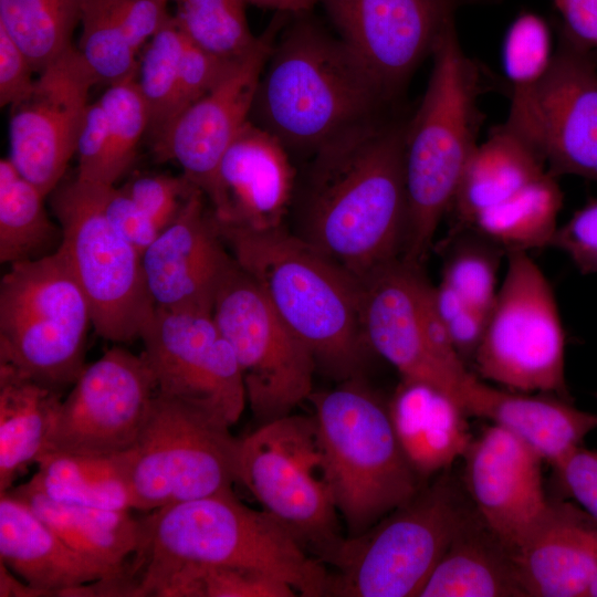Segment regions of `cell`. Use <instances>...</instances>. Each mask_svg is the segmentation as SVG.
I'll use <instances>...</instances> for the list:
<instances>
[{"label":"cell","instance_id":"obj_19","mask_svg":"<svg viewBox=\"0 0 597 597\" xmlns=\"http://www.w3.org/2000/svg\"><path fill=\"white\" fill-rule=\"evenodd\" d=\"M292 14L277 12L253 50L206 95L185 108L154 139L159 161L175 160L210 197L220 161L250 119L254 97L277 35Z\"/></svg>","mask_w":597,"mask_h":597},{"label":"cell","instance_id":"obj_47","mask_svg":"<svg viewBox=\"0 0 597 597\" xmlns=\"http://www.w3.org/2000/svg\"><path fill=\"white\" fill-rule=\"evenodd\" d=\"M553 470L566 496L597 522V450L580 446Z\"/></svg>","mask_w":597,"mask_h":597},{"label":"cell","instance_id":"obj_16","mask_svg":"<svg viewBox=\"0 0 597 597\" xmlns=\"http://www.w3.org/2000/svg\"><path fill=\"white\" fill-rule=\"evenodd\" d=\"M143 355L158 391L233 426L245 402L242 371L211 312L157 308L144 328Z\"/></svg>","mask_w":597,"mask_h":597},{"label":"cell","instance_id":"obj_22","mask_svg":"<svg viewBox=\"0 0 597 597\" xmlns=\"http://www.w3.org/2000/svg\"><path fill=\"white\" fill-rule=\"evenodd\" d=\"M295 184L290 153L249 119L220 161L208 202L220 226L270 230L283 226Z\"/></svg>","mask_w":597,"mask_h":597},{"label":"cell","instance_id":"obj_6","mask_svg":"<svg viewBox=\"0 0 597 597\" xmlns=\"http://www.w3.org/2000/svg\"><path fill=\"white\" fill-rule=\"evenodd\" d=\"M321 441L346 536L357 537L420 490L395 434L388 401L359 376L313 391Z\"/></svg>","mask_w":597,"mask_h":597},{"label":"cell","instance_id":"obj_25","mask_svg":"<svg viewBox=\"0 0 597 597\" xmlns=\"http://www.w3.org/2000/svg\"><path fill=\"white\" fill-rule=\"evenodd\" d=\"M460 402L468 416L505 429L552 468L597 429V415L577 408L570 398L504 389L474 374L464 384Z\"/></svg>","mask_w":597,"mask_h":597},{"label":"cell","instance_id":"obj_15","mask_svg":"<svg viewBox=\"0 0 597 597\" xmlns=\"http://www.w3.org/2000/svg\"><path fill=\"white\" fill-rule=\"evenodd\" d=\"M157 390L143 354L112 347L85 365L62 400L44 453L112 455L127 451L139 436Z\"/></svg>","mask_w":597,"mask_h":597},{"label":"cell","instance_id":"obj_50","mask_svg":"<svg viewBox=\"0 0 597 597\" xmlns=\"http://www.w3.org/2000/svg\"><path fill=\"white\" fill-rule=\"evenodd\" d=\"M28 56L8 32L0 27V106H11L22 98L34 83Z\"/></svg>","mask_w":597,"mask_h":597},{"label":"cell","instance_id":"obj_39","mask_svg":"<svg viewBox=\"0 0 597 597\" xmlns=\"http://www.w3.org/2000/svg\"><path fill=\"white\" fill-rule=\"evenodd\" d=\"M137 76L107 86L100 97L106 117L108 148L102 185L115 186L133 165L137 145L149 128V113Z\"/></svg>","mask_w":597,"mask_h":597},{"label":"cell","instance_id":"obj_54","mask_svg":"<svg viewBox=\"0 0 597 597\" xmlns=\"http://www.w3.org/2000/svg\"><path fill=\"white\" fill-rule=\"evenodd\" d=\"M587 597H597V572L588 587V590H587V594H586Z\"/></svg>","mask_w":597,"mask_h":597},{"label":"cell","instance_id":"obj_8","mask_svg":"<svg viewBox=\"0 0 597 597\" xmlns=\"http://www.w3.org/2000/svg\"><path fill=\"white\" fill-rule=\"evenodd\" d=\"M90 325V304L60 248L2 276L0 362L63 392L85 367Z\"/></svg>","mask_w":597,"mask_h":597},{"label":"cell","instance_id":"obj_13","mask_svg":"<svg viewBox=\"0 0 597 597\" xmlns=\"http://www.w3.org/2000/svg\"><path fill=\"white\" fill-rule=\"evenodd\" d=\"M211 313L234 350L247 401L259 426L291 415L308 400L317 367L312 353L234 259Z\"/></svg>","mask_w":597,"mask_h":597},{"label":"cell","instance_id":"obj_38","mask_svg":"<svg viewBox=\"0 0 597 597\" xmlns=\"http://www.w3.org/2000/svg\"><path fill=\"white\" fill-rule=\"evenodd\" d=\"M185 35L169 14L146 43L139 60L137 83L149 113L155 139L177 116L180 62Z\"/></svg>","mask_w":597,"mask_h":597},{"label":"cell","instance_id":"obj_37","mask_svg":"<svg viewBox=\"0 0 597 597\" xmlns=\"http://www.w3.org/2000/svg\"><path fill=\"white\" fill-rule=\"evenodd\" d=\"M80 24L76 49L100 83L111 85L137 76L138 52L129 40L117 0H83Z\"/></svg>","mask_w":597,"mask_h":597},{"label":"cell","instance_id":"obj_53","mask_svg":"<svg viewBox=\"0 0 597 597\" xmlns=\"http://www.w3.org/2000/svg\"><path fill=\"white\" fill-rule=\"evenodd\" d=\"M248 4L290 14L308 13L320 0H245Z\"/></svg>","mask_w":597,"mask_h":597},{"label":"cell","instance_id":"obj_33","mask_svg":"<svg viewBox=\"0 0 597 597\" xmlns=\"http://www.w3.org/2000/svg\"><path fill=\"white\" fill-rule=\"evenodd\" d=\"M562 205V189L547 171L503 202L479 212L468 229L505 253H530L553 245Z\"/></svg>","mask_w":597,"mask_h":597},{"label":"cell","instance_id":"obj_49","mask_svg":"<svg viewBox=\"0 0 597 597\" xmlns=\"http://www.w3.org/2000/svg\"><path fill=\"white\" fill-rule=\"evenodd\" d=\"M108 148L106 113L96 101L90 103L78 136L76 177L80 180L102 185V176Z\"/></svg>","mask_w":597,"mask_h":597},{"label":"cell","instance_id":"obj_1","mask_svg":"<svg viewBox=\"0 0 597 597\" xmlns=\"http://www.w3.org/2000/svg\"><path fill=\"white\" fill-rule=\"evenodd\" d=\"M409 117L360 125L313 156L300 190V237L359 281L404 255Z\"/></svg>","mask_w":597,"mask_h":597},{"label":"cell","instance_id":"obj_21","mask_svg":"<svg viewBox=\"0 0 597 597\" xmlns=\"http://www.w3.org/2000/svg\"><path fill=\"white\" fill-rule=\"evenodd\" d=\"M206 201L197 189L142 254L146 285L157 308L212 312L233 256Z\"/></svg>","mask_w":597,"mask_h":597},{"label":"cell","instance_id":"obj_36","mask_svg":"<svg viewBox=\"0 0 597 597\" xmlns=\"http://www.w3.org/2000/svg\"><path fill=\"white\" fill-rule=\"evenodd\" d=\"M182 34L197 46L227 61L244 59L258 36L249 28L245 0H169Z\"/></svg>","mask_w":597,"mask_h":597},{"label":"cell","instance_id":"obj_26","mask_svg":"<svg viewBox=\"0 0 597 597\" xmlns=\"http://www.w3.org/2000/svg\"><path fill=\"white\" fill-rule=\"evenodd\" d=\"M0 563L36 596H72L75 589L118 573L73 549L8 491L0 493Z\"/></svg>","mask_w":597,"mask_h":597},{"label":"cell","instance_id":"obj_42","mask_svg":"<svg viewBox=\"0 0 597 597\" xmlns=\"http://www.w3.org/2000/svg\"><path fill=\"white\" fill-rule=\"evenodd\" d=\"M196 579L200 597H294L285 582L270 575L237 567H207L186 572Z\"/></svg>","mask_w":597,"mask_h":597},{"label":"cell","instance_id":"obj_31","mask_svg":"<svg viewBox=\"0 0 597 597\" xmlns=\"http://www.w3.org/2000/svg\"><path fill=\"white\" fill-rule=\"evenodd\" d=\"M24 501L67 545L115 569L135 551L139 522L128 511L54 501L27 482L8 490Z\"/></svg>","mask_w":597,"mask_h":597},{"label":"cell","instance_id":"obj_55","mask_svg":"<svg viewBox=\"0 0 597 597\" xmlns=\"http://www.w3.org/2000/svg\"><path fill=\"white\" fill-rule=\"evenodd\" d=\"M596 398H597V392H596Z\"/></svg>","mask_w":597,"mask_h":597},{"label":"cell","instance_id":"obj_18","mask_svg":"<svg viewBox=\"0 0 597 597\" xmlns=\"http://www.w3.org/2000/svg\"><path fill=\"white\" fill-rule=\"evenodd\" d=\"M328 18L399 107L415 71L431 56L469 0H322Z\"/></svg>","mask_w":597,"mask_h":597},{"label":"cell","instance_id":"obj_27","mask_svg":"<svg viewBox=\"0 0 597 597\" xmlns=\"http://www.w3.org/2000/svg\"><path fill=\"white\" fill-rule=\"evenodd\" d=\"M388 411L399 446L420 479L462 459L473 438L458 400L428 383L400 378Z\"/></svg>","mask_w":597,"mask_h":597},{"label":"cell","instance_id":"obj_10","mask_svg":"<svg viewBox=\"0 0 597 597\" xmlns=\"http://www.w3.org/2000/svg\"><path fill=\"white\" fill-rule=\"evenodd\" d=\"M470 512L443 474L368 531L346 538L326 596L415 597Z\"/></svg>","mask_w":597,"mask_h":597},{"label":"cell","instance_id":"obj_3","mask_svg":"<svg viewBox=\"0 0 597 597\" xmlns=\"http://www.w3.org/2000/svg\"><path fill=\"white\" fill-rule=\"evenodd\" d=\"M308 13L292 14L277 35L251 114L290 154L311 157L345 133L400 108L389 103L355 51Z\"/></svg>","mask_w":597,"mask_h":597},{"label":"cell","instance_id":"obj_44","mask_svg":"<svg viewBox=\"0 0 597 597\" xmlns=\"http://www.w3.org/2000/svg\"><path fill=\"white\" fill-rule=\"evenodd\" d=\"M185 39L179 71L177 116L209 93L239 62L221 59L197 46L186 36Z\"/></svg>","mask_w":597,"mask_h":597},{"label":"cell","instance_id":"obj_45","mask_svg":"<svg viewBox=\"0 0 597 597\" xmlns=\"http://www.w3.org/2000/svg\"><path fill=\"white\" fill-rule=\"evenodd\" d=\"M436 301L441 317L462 360L472 364L481 343L486 316L471 307L448 285H434Z\"/></svg>","mask_w":597,"mask_h":597},{"label":"cell","instance_id":"obj_2","mask_svg":"<svg viewBox=\"0 0 597 597\" xmlns=\"http://www.w3.org/2000/svg\"><path fill=\"white\" fill-rule=\"evenodd\" d=\"M138 519V543L112 582L114 596L146 597L174 575L207 567L256 570L297 596H326L329 573L265 511L232 490L170 504Z\"/></svg>","mask_w":597,"mask_h":597},{"label":"cell","instance_id":"obj_17","mask_svg":"<svg viewBox=\"0 0 597 597\" xmlns=\"http://www.w3.org/2000/svg\"><path fill=\"white\" fill-rule=\"evenodd\" d=\"M38 74L10 106L8 158L48 197L76 154L88 94L100 82L75 46Z\"/></svg>","mask_w":597,"mask_h":597},{"label":"cell","instance_id":"obj_14","mask_svg":"<svg viewBox=\"0 0 597 597\" xmlns=\"http://www.w3.org/2000/svg\"><path fill=\"white\" fill-rule=\"evenodd\" d=\"M504 124L524 139L555 177L597 181V63L563 28L546 72L512 87Z\"/></svg>","mask_w":597,"mask_h":597},{"label":"cell","instance_id":"obj_30","mask_svg":"<svg viewBox=\"0 0 597 597\" xmlns=\"http://www.w3.org/2000/svg\"><path fill=\"white\" fill-rule=\"evenodd\" d=\"M547 172L542 157L504 123L472 153L450 211L457 230L468 229L481 211L509 199Z\"/></svg>","mask_w":597,"mask_h":597},{"label":"cell","instance_id":"obj_11","mask_svg":"<svg viewBox=\"0 0 597 597\" xmlns=\"http://www.w3.org/2000/svg\"><path fill=\"white\" fill-rule=\"evenodd\" d=\"M111 186L65 179L49 195L61 230L60 249L81 285L92 325L115 343L140 339L156 306L140 253L108 222L104 201Z\"/></svg>","mask_w":597,"mask_h":597},{"label":"cell","instance_id":"obj_20","mask_svg":"<svg viewBox=\"0 0 597 597\" xmlns=\"http://www.w3.org/2000/svg\"><path fill=\"white\" fill-rule=\"evenodd\" d=\"M463 482L484 525L514 552L546 513L543 459L505 429L491 423L473 437Z\"/></svg>","mask_w":597,"mask_h":597},{"label":"cell","instance_id":"obj_35","mask_svg":"<svg viewBox=\"0 0 597 597\" xmlns=\"http://www.w3.org/2000/svg\"><path fill=\"white\" fill-rule=\"evenodd\" d=\"M83 0H0L2 27L40 73L72 49Z\"/></svg>","mask_w":597,"mask_h":597},{"label":"cell","instance_id":"obj_51","mask_svg":"<svg viewBox=\"0 0 597 597\" xmlns=\"http://www.w3.org/2000/svg\"><path fill=\"white\" fill-rule=\"evenodd\" d=\"M169 0H117L129 40L137 52L160 29L167 17Z\"/></svg>","mask_w":597,"mask_h":597},{"label":"cell","instance_id":"obj_41","mask_svg":"<svg viewBox=\"0 0 597 597\" xmlns=\"http://www.w3.org/2000/svg\"><path fill=\"white\" fill-rule=\"evenodd\" d=\"M553 53L546 22L531 12L520 14L503 43V67L512 87L537 81L548 69Z\"/></svg>","mask_w":597,"mask_h":597},{"label":"cell","instance_id":"obj_29","mask_svg":"<svg viewBox=\"0 0 597 597\" xmlns=\"http://www.w3.org/2000/svg\"><path fill=\"white\" fill-rule=\"evenodd\" d=\"M62 394L0 362V493L45 452Z\"/></svg>","mask_w":597,"mask_h":597},{"label":"cell","instance_id":"obj_28","mask_svg":"<svg viewBox=\"0 0 597 597\" xmlns=\"http://www.w3.org/2000/svg\"><path fill=\"white\" fill-rule=\"evenodd\" d=\"M419 597H526L513 552L475 513L468 515Z\"/></svg>","mask_w":597,"mask_h":597},{"label":"cell","instance_id":"obj_48","mask_svg":"<svg viewBox=\"0 0 597 597\" xmlns=\"http://www.w3.org/2000/svg\"><path fill=\"white\" fill-rule=\"evenodd\" d=\"M104 212L111 226L139 253L151 244L161 230L122 189H107Z\"/></svg>","mask_w":597,"mask_h":597},{"label":"cell","instance_id":"obj_5","mask_svg":"<svg viewBox=\"0 0 597 597\" xmlns=\"http://www.w3.org/2000/svg\"><path fill=\"white\" fill-rule=\"evenodd\" d=\"M431 57L426 92L408 121L404 154L408 223L402 259L420 266L450 212L483 121V74L463 51L454 23Z\"/></svg>","mask_w":597,"mask_h":597},{"label":"cell","instance_id":"obj_9","mask_svg":"<svg viewBox=\"0 0 597 597\" xmlns=\"http://www.w3.org/2000/svg\"><path fill=\"white\" fill-rule=\"evenodd\" d=\"M222 418L157 390L124 452L132 509L150 512L232 490L240 439Z\"/></svg>","mask_w":597,"mask_h":597},{"label":"cell","instance_id":"obj_32","mask_svg":"<svg viewBox=\"0 0 597 597\" xmlns=\"http://www.w3.org/2000/svg\"><path fill=\"white\" fill-rule=\"evenodd\" d=\"M27 482L48 498L71 504L129 511L132 495L124 452L90 455L52 451L36 461Z\"/></svg>","mask_w":597,"mask_h":597},{"label":"cell","instance_id":"obj_4","mask_svg":"<svg viewBox=\"0 0 597 597\" xmlns=\"http://www.w3.org/2000/svg\"><path fill=\"white\" fill-rule=\"evenodd\" d=\"M218 228L233 259L310 349L316 366L341 381L359 376L370 349L362 321V282L283 226L263 231Z\"/></svg>","mask_w":597,"mask_h":597},{"label":"cell","instance_id":"obj_7","mask_svg":"<svg viewBox=\"0 0 597 597\" xmlns=\"http://www.w3.org/2000/svg\"><path fill=\"white\" fill-rule=\"evenodd\" d=\"M238 481L306 552L335 565L347 536L314 416L291 413L240 439Z\"/></svg>","mask_w":597,"mask_h":597},{"label":"cell","instance_id":"obj_24","mask_svg":"<svg viewBox=\"0 0 597 597\" xmlns=\"http://www.w3.org/2000/svg\"><path fill=\"white\" fill-rule=\"evenodd\" d=\"M513 557L526 597H586L597 572V522L574 502L551 500Z\"/></svg>","mask_w":597,"mask_h":597},{"label":"cell","instance_id":"obj_40","mask_svg":"<svg viewBox=\"0 0 597 597\" xmlns=\"http://www.w3.org/2000/svg\"><path fill=\"white\" fill-rule=\"evenodd\" d=\"M474 233L475 238L457 240L451 247L440 281L488 317L500 286L501 258L506 253Z\"/></svg>","mask_w":597,"mask_h":597},{"label":"cell","instance_id":"obj_43","mask_svg":"<svg viewBox=\"0 0 597 597\" xmlns=\"http://www.w3.org/2000/svg\"><path fill=\"white\" fill-rule=\"evenodd\" d=\"M122 189L164 230L181 211L198 188L184 174L145 175L136 177ZM201 190V189H200Z\"/></svg>","mask_w":597,"mask_h":597},{"label":"cell","instance_id":"obj_23","mask_svg":"<svg viewBox=\"0 0 597 597\" xmlns=\"http://www.w3.org/2000/svg\"><path fill=\"white\" fill-rule=\"evenodd\" d=\"M421 266L404 259L373 272L362 282V321L370 350L400 378L433 385L454 399L459 386L440 366L428 344L421 314Z\"/></svg>","mask_w":597,"mask_h":597},{"label":"cell","instance_id":"obj_34","mask_svg":"<svg viewBox=\"0 0 597 597\" xmlns=\"http://www.w3.org/2000/svg\"><path fill=\"white\" fill-rule=\"evenodd\" d=\"M45 195L9 158L0 160V261L10 265L54 253L62 230L44 205Z\"/></svg>","mask_w":597,"mask_h":597},{"label":"cell","instance_id":"obj_46","mask_svg":"<svg viewBox=\"0 0 597 597\" xmlns=\"http://www.w3.org/2000/svg\"><path fill=\"white\" fill-rule=\"evenodd\" d=\"M553 245L561 249L580 272H597V198L558 228Z\"/></svg>","mask_w":597,"mask_h":597},{"label":"cell","instance_id":"obj_52","mask_svg":"<svg viewBox=\"0 0 597 597\" xmlns=\"http://www.w3.org/2000/svg\"><path fill=\"white\" fill-rule=\"evenodd\" d=\"M567 34L580 44L597 48V0H553Z\"/></svg>","mask_w":597,"mask_h":597},{"label":"cell","instance_id":"obj_12","mask_svg":"<svg viewBox=\"0 0 597 597\" xmlns=\"http://www.w3.org/2000/svg\"><path fill=\"white\" fill-rule=\"evenodd\" d=\"M505 256L504 276L472 365L482 380L498 387L570 398L566 336L551 283L528 252Z\"/></svg>","mask_w":597,"mask_h":597}]
</instances>
